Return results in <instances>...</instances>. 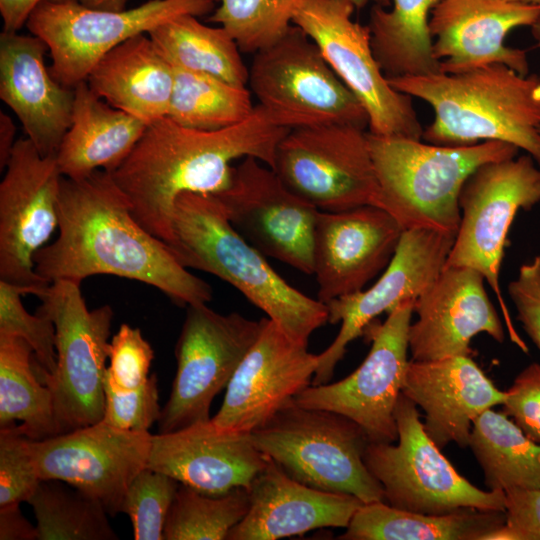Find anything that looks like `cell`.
<instances>
[{
	"label": "cell",
	"mask_w": 540,
	"mask_h": 540,
	"mask_svg": "<svg viewBox=\"0 0 540 540\" xmlns=\"http://www.w3.org/2000/svg\"><path fill=\"white\" fill-rule=\"evenodd\" d=\"M379 187L378 207L404 230L431 229L455 234L459 196L467 178L481 165L516 157L519 149L502 141L441 146L368 131Z\"/></svg>",
	"instance_id": "5"
},
{
	"label": "cell",
	"mask_w": 540,
	"mask_h": 540,
	"mask_svg": "<svg viewBox=\"0 0 540 540\" xmlns=\"http://www.w3.org/2000/svg\"><path fill=\"white\" fill-rule=\"evenodd\" d=\"M148 35L174 67L247 86L249 69L236 41L223 27H210L194 15H181L152 29Z\"/></svg>",
	"instance_id": "34"
},
{
	"label": "cell",
	"mask_w": 540,
	"mask_h": 540,
	"mask_svg": "<svg viewBox=\"0 0 540 540\" xmlns=\"http://www.w3.org/2000/svg\"><path fill=\"white\" fill-rule=\"evenodd\" d=\"M505 392V414L540 444V364L534 362L525 367Z\"/></svg>",
	"instance_id": "44"
},
{
	"label": "cell",
	"mask_w": 540,
	"mask_h": 540,
	"mask_svg": "<svg viewBox=\"0 0 540 540\" xmlns=\"http://www.w3.org/2000/svg\"><path fill=\"white\" fill-rule=\"evenodd\" d=\"M249 506L247 487L208 494L180 483L167 515L163 540H226Z\"/></svg>",
	"instance_id": "37"
},
{
	"label": "cell",
	"mask_w": 540,
	"mask_h": 540,
	"mask_svg": "<svg viewBox=\"0 0 540 540\" xmlns=\"http://www.w3.org/2000/svg\"><path fill=\"white\" fill-rule=\"evenodd\" d=\"M250 434L259 451L294 480L363 503L385 502L382 485L364 462L371 441L350 418L302 407L293 399Z\"/></svg>",
	"instance_id": "6"
},
{
	"label": "cell",
	"mask_w": 540,
	"mask_h": 540,
	"mask_svg": "<svg viewBox=\"0 0 540 540\" xmlns=\"http://www.w3.org/2000/svg\"><path fill=\"white\" fill-rule=\"evenodd\" d=\"M388 82L432 107L434 119L423 130V141L441 146L502 141L540 163V75H521L495 63Z\"/></svg>",
	"instance_id": "3"
},
{
	"label": "cell",
	"mask_w": 540,
	"mask_h": 540,
	"mask_svg": "<svg viewBox=\"0 0 540 540\" xmlns=\"http://www.w3.org/2000/svg\"><path fill=\"white\" fill-rule=\"evenodd\" d=\"M495 1L505 2V3H532V0H495Z\"/></svg>",
	"instance_id": "53"
},
{
	"label": "cell",
	"mask_w": 540,
	"mask_h": 540,
	"mask_svg": "<svg viewBox=\"0 0 540 540\" xmlns=\"http://www.w3.org/2000/svg\"><path fill=\"white\" fill-rule=\"evenodd\" d=\"M354 9L343 0H297L292 24L316 43L330 67L362 103L370 133L422 140L424 129L412 97L389 84L374 57L368 26L352 19Z\"/></svg>",
	"instance_id": "12"
},
{
	"label": "cell",
	"mask_w": 540,
	"mask_h": 540,
	"mask_svg": "<svg viewBox=\"0 0 540 540\" xmlns=\"http://www.w3.org/2000/svg\"><path fill=\"white\" fill-rule=\"evenodd\" d=\"M455 234L431 229L404 230L395 254L381 277L366 290L338 297L329 303L328 322H341L333 342L319 355L311 385L327 384L347 346L383 312L403 302L416 301L445 266Z\"/></svg>",
	"instance_id": "19"
},
{
	"label": "cell",
	"mask_w": 540,
	"mask_h": 540,
	"mask_svg": "<svg viewBox=\"0 0 540 540\" xmlns=\"http://www.w3.org/2000/svg\"><path fill=\"white\" fill-rule=\"evenodd\" d=\"M404 229L384 209L363 205L317 212L313 230V274L324 304L355 293L390 263Z\"/></svg>",
	"instance_id": "21"
},
{
	"label": "cell",
	"mask_w": 540,
	"mask_h": 540,
	"mask_svg": "<svg viewBox=\"0 0 540 540\" xmlns=\"http://www.w3.org/2000/svg\"><path fill=\"white\" fill-rule=\"evenodd\" d=\"M62 177L56 156L21 138L0 183V280L33 288L38 298L51 283L36 273L34 256L58 227Z\"/></svg>",
	"instance_id": "16"
},
{
	"label": "cell",
	"mask_w": 540,
	"mask_h": 540,
	"mask_svg": "<svg viewBox=\"0 0 540 540\" xmlns=\"http://www.w3.org/2000/svg\"><path fill=\"white\" fill-rule=\"evenodd\" d=\"M16 127L10 116L0 112V169L6 168L15 141Z\"/></svg>",
	"instance_id": "49"
},
{
	"label": "cell",
	"mask_w": 540,
	"mask_h": 540,
	"mask_svg": "<svg viewBox=\"0 0 540 540\" xmlns=\"http://www.w3.org/2000/svg\"><path fill=\"white\" fill-rule=\"evenodd\" d=\"M267 460L250 433L220 429L210 419L152 435L147 467L200 492L222 494L248 488Z\"/></svg>",
	"instance_id": "24"
},
{
	"label": "cell",
	"mask_w": 540,
	"mask_h": 540,
	"mask_svg": "<svg viewBox=\"0 0 540 540\" xmlns=\"http://www.w3.org/2000/svg\"><path fill=\"white\" fill-rule=\"evenodd\" d=\"M40 482L29 438L16 424L0 428V507L28 502Z\"/></svg>",
	"instance_id": "41"
},
{
	"label": "cell",
	"mask_w": 540,
	"mask_h": 540,
	"mask_svg": "<svg viewBox=\"0 0 540 540\" xmlns=\"http://www.w3.org/2000/svg\"><path fill=\"white\" fill-rule=\"evenodd\" d=\"M105 409L101 421L115 428L149 432L158 421L159 405L158 380L151 374L141 386L131 390H120L104 382Z\"/></svg>",
	"instance_id": "43"
},
{
	"label": "cell",
	"mask_w": 540,
	"mask_h": 540,
	"mask_svg": "<svg viewBox=\"0 0 540 540\" xmlns=\"http://www.w3.org/2000/svg\"><path fill=\"white\" fill-rule=\"evenodd\" d=\"M234 229L264 256L313 274V230L318 210L290 191L254 157L233 167L229 186L213 195Z\"/></svg>",
	"instance_id": "17"
},
{
	"label": "cell",
	"mask_w": 540,
	"mask_h": 540,
	"mask_svg": "<svg viewBox=\"0 0 540 540\" xmlns=\"http://www.w3.org/2000/svg\"><path fill=\"white\" fill-rule=\"evenodd\" d=\"M517 319L540 351V254L520 266L508 285Z\"/></svg>",
	"instance_id": "45"
},
{
	"label": "cell",
	"mask_w": 540,
	"mask_h": 540,
	"mask_svg": "<svg viewBox=\"0 0 540 540\" xmlns=\"http://www.w3.org/2000/svg\"><path fill=\"white\" fill-rule=\"evenodd\" d=\"M174 255L186 268L217 276L264 311L295 341L308 345L328 322L327 305L288 284L228 220L213 195L182 193L176 200Z\"/></svg>",
	"instance_id": "4"
},
{
	"label": "cell",
	"mask_w": 540,
	"mask_h": 540,
	"mask_svg": "<svg viewBox=\"0 0 540 540\" xmlns=\"http://www.w3.org/2000/svg\"><path fill=\"white\" fill-rule=\"evenodd\" d=\"M533 4H540V0H532Z\"/></svg>",
	"instance_id": "54"
},
{
	"label": "cell",
	"mask_w": 540,
	"mask_h": 540,
	"mask_svg": "<svg viewBox=\"0 0 540 540\" xmlns=\"http://www.w3.org/2000/svg\"><path fill=\"white\" fill-rule=\"evenodd\" d=\"M0 540H38V531L22 514L20 504L0 507Z\"/></svg>",
	"instance_id": "47"
},
{
	"label": "cell",
	"mask_w": 540,
	"mask_h": 540,
	"mask_svg": "<svg viewBox=\"0 0 540 540\" xmlns=\"http://www.w3.org/2000/svg\"><path fill=\"white\" fill-rule=\"evenodd\" d=\"M43 0H0L3 32L16 33L26 25L34 9Z\"/></svg>",
	"instance_id": "48"
},
{
	"label": "cell",
	"mask_w": 540,
	"mask_h": 540,
	"mask_svg": "<svg viewBox=\"0 0 540 540\" xmlns=\"http://www.w3.org/2000/svg\"><path fill=\"white\" fill-rule=\"evenodd\" d=\"M440 0H392L373 5L369 24L374 57L387 79L440 73L429 21Z\"/></svg>",
	"instance_id": "31"
},
{
	"label": "cell",
	"mask_w": 540,
	"mask_h": 540,
	"mask_svg": "<svg viewBox=\"0 0 540 540\" xmlns=\"http://www.w3.org/2000/svg\"><path fill=\"white\" fill-rule=\"evenodd\" d=\"M33 508L38 540H116L103 504L57 479L41 480L27 502Z\"/></svg>",
	"instance_id": "36"
},
{
	"label": "cell",
	"mask_w": 540,
	"mask_h": 540,
	"mask_svg": "<svg viewBox=\"0 0 540 540\" xmlns=\"http://www.w3.org/2000/svg\"><path fill=\"white\" fill-rule=\"evenodd\" d=\"M214 0H150L123 11L89 9L74 0H43L26 26L43 39L52 59L49 71L61 85L74 88L86 81L94 65L124 41L149 33L181 15L214 11Z\"/></svg>",
	"instance_id": "11"
},
{
	"label": "cell",
	"mask_w": 540,
	"mask_h": 540,
	"mask_svg": "<svg viewBox=\"0 0 540 540\" xmlns=\"http://www.w3.org/2000/svg\"><path fill=\"white\" fill-rule=\"evenodd\" d=\"M319 355L266 318L265 325L226 387L211 422L218 428L251 433L309 387Z\"/></svg>",
	"instance_id": "20"
},
{
	"label": "cell",
	"mask_w": 540,
	"mask_h": 540,
	"mask_svg": "<svg viewBox=\"0 0 540 540\" xmlns=\"http://www.w3.org/2000/svg\"><path fill=\"white\" fill-rule=\"evenodd\" d=\"M47 51L36 35L0 34V98L44 157L56 156L74 106V89L58 83L45 65Z\"/></svg>",
	"instance_id": "26"
},
{
	"label": "cell",
	"mask_w": 540,
	"mask_h": 540,
	"mask_svg": "<svg viewBox=\"0 0 540 540\" xmlns=\"http://www.w3.org/2000/svg\"><path fill=\"white\" fill-rule=\"evenodd\" d=\"M402 393L424 411V429L440 449L452 442L468 447L474 420L506 398L471 355L410 359Z\"/></svg>",
	"instance_id": "25"
},
{
	"label": "cell",
	"mask_w": 540,
	"mask_h": 540,
	"mask_svg": "<svg viewBox=\"0 0 540 540\" xmlns=\"http://www.w3.org/2000/svg\"><path fill=\"white\" fill-rule=\"evenodd\" d=\"M297 0H220L210 20L223 27L239 49L253 53L281 39L292 26Z\"/></svg>",
	"instance_id": "38"
},
{
	"label": "cell",
	"mask_w": 540,
	"mask_h": 540,
	"mask_svg": "<svg viewBox=\"0 0 540 540\" xmlns=\"http://www.w3.org/2000/svg\"><path fill=\"white\" fill-rule=\"evenodd\" d=\"M37 312L55 325L56 368H35L52 394L57 435L93 425L105 409L104 381L113 319L110 305L89 310L80 283L52 282L39 297Z\"/></svg>",
	"instance_id": "7"
},
{
	"label": "cell",
	"mask_w": 540,
	"mask_h": 540,
	"mask_svg": "<svg viewBox=\"0 0 540 540\" xmlns=\"http://www.w3.org/2000/svg\"><path fill=\"white\" fill-rule=\"evenodd\" d=\"M86 82L110 106L150 124L168 115L174 73L145 33L107 52L91 69Z\"/></svg>",
	"instance_id": "28"
},
{
	"label": "cell",
	"mask_w": 540,
	"mask_h": 540,
	"mask_svg": "<svg viewBox=\"0 0 540 540\" xmlns=\"http://www.w3.org/2000/svg\"><path fill=\"white\" fill-rule=\"evenodd\" d=\"M153 358L154 351L141 330L121 324L109 343L104 382L120 390L135 389L148 380Z\"/></svg>",
	"instance_id": "42"
},
{
	"label": "cell",
	"mask_w": 540,
	"mask_h": 540,
	"mask_svg": "<svg viewBox=\"0 0 540 540\" xmlns=\"http://www.w3.org/2000/svg\"><path fill=\"white\" fill-rule=\"evenodd\" d=\"M506 523L505 511L464 508L443 514L411 512L386 502L363 503L342 540H484Z\"/></svg>",
	"instance_id": "30"
},
{
	"label": "cell",
	"mask_w": 540,
	"mask_h": 540,
	"mask_svg": "<svg viewBox=\"0 0 540 540\" xmlns=\"http://www.w3.org/2000/svg\"><path fill=\"white\" fill-rule=\"evenodd\" d=\"M539 14L540 4L440 0L429 27L441 72L455 74L500 63L528 75L527 51L509 47L506 37L518 27H530Z\"/></svg>",
	"instance_id": "22"
},
{
	"label": "cell",
	"mask_w": 540,
	"mask_h": 540,
	"mask_svg": "<svg viewBox=\"0 0 540 540\" xmlns=\"http://www.w3.org/2000/svg\"><path fill=\"white\" fill-rule=\"evenodd\" d=\"M248 69L249 90L278 126L289 130L329 124L368 128L362 103L316 43L293 24L281 39L256 52Z\"/></svg>",
	"instance_id": "8"
},
{
	"label": "cell",
	"mask_w": 540,
	"mask_h": 540,
	"mask_svg": "<svg viewBox=\"0 0 540 540\" xmlns=\"http://www.w3.org/2000/svg\"><path fill=\"white\" fill-rule=\"evenodd\" d=\"M72 123L56 154L61 174L84 178L96 170L114 172L143 135L141 119L110 106L86 81L74 88Z\"/></svg>",
	"instance_id": "29"
},
{
	"label": "cell",
	"mask_w": 540,
	"mask_h": 540,
	"mask_svg": "<svg viewBox=\"0 0 540 540\" xmlns=\"http://www.w3.org/2000/svg\"><path fill=\"white\" fill-rule=\"evenodd\" d=\"M540 203V167L529 154L491 161L465 181L460 196L461 220L444 267L479 272L494 292L511 338L517 336L500 289L499 277L508 232L520 210Z\"/></svg>",
	"instance_id": "10"
},
{
	"label": "cell",
	"mask_w": 540,
	"mask_h": 540,
	"mask_svg": "<svg viewBox=\"0 0 540 540\" xmlns=\"http://www.w3.org/2000/svg\"><path fill=\"white\" fill-rule=\"evenodd\" d=\"M484 282L479 272L468 267L442 269L414 302L417 320L411 323L408 333L411 360L471 355L470 343L480 333L499 343L504 341V326Z\"/></svg>",
	"instance_id": "23"
},
{
	"label": "cell",
	"mask_w": 540,
	"mask_h": 540,
	"mask_svg": "<svg viewBox=\"0 0 540 540\" xmlns=\"http://www.w3.org/2000/svg\"><path fill=\"white\" fill-rule=\"evenodd\" d=\"M151 442L149 432L99 421L49 438L29 439V451L41 480L64 481L99 500L115 516L129 485L147 467Z\"/></svg>",
	"instance_id": "18"
},
{
	"label": "cell",
	"mask_w": 540,
	"mask_h": 540,
	"mask_svg": "<svg viewBox=\"0 0 540 540\" xmlns=\"http://www.w3.org/2000/svg\"><path fill=\"white\" fill-rule=\"evenodd\" d=\"M180 483L160 471L145 467L125 494L121 512L128 515L135 540H163V530Z\"/></svg>",
	"instance_id": "39"
},
{
	"label": "cell",
	"mask_w": 540,
	"mask_h": 540,
	"mask_svg": "<svg viewBox=\"0 0 540 540\" xmlns=\"http://www.w3.org/2000/svg\"><path fill=\"white\" fill-rule=\"evenodd\" d=\"M41 382L30 345L0 334V428L21 421L17 428L29 439L57 435L52 394Z\"/></svg>",
	"instance_id": "33"
},
{
	"label": "cell",
	"mask_w": 540,
	"mask_h": 540,
	"mask_svg": "<svg viewBox=\"0 0 540 540\" xmlns=\"http://www.w3.org/2000/svg\"><path fill=\"white\" fill-rule=\"evenodd\" d=\"M507 540H540V488L505 491Z\"/></svg>",
	"instance_id": "46"
},
{
	"label": "cell",
	"mask_w": 540,
	"mask_h": 540,
	"mask_svg": "<svg viewBox=\"0 0 540 540\" xmlns=\"http://www.w3.org/2000/svg\"><path fill=\"white\" fill-rule=\"evenodd\" d=\"M35 295L33 288L0 280V334L17 336L33 350L39 368L52 374L56 368L55 325L45 314H30L22 296Z\"/></svg>",
	"instance_id": "40"
},
{
	"label": "cell",
	"mask_w": 540,
	"mask_h": 540,
	"mask_svg": "<svg viewBox=\"0 0 540 540\" xmlns=\"http://www.w3.org/2000/svg\"><path fill=\"white\" fill-rule=\"evenodd\" d=\"M272 169L290 191L319 211L378 207L366 128L329 124L291 129L277 146Z\"/></svg>",
	"instance_id": "13"
},
{
	"label": "cell",
	"mask_w": 540,
	"mask_h": 540,
	"mask_svg": "<svg viewBox=\"0 0 540 540\" xmlns=\"http://www.w3.org/2000/svg\"><path fill=\"white\" fill-rule=\"evenodd\" d=\"M172 68L174 85L167 116L176 123L214 131L241 123L254 111L252 93L246 86L204 73Z\"/></svg>",
	"instance_id": "35"
},
{
	"label": "cell",
	"mask_w": 540,
	"mask_h": 540,
	"mask_svg": "<svg viewBox=\"0 0 540 540\" xmlns=\"http://www.w3.org/2000/svg\"><path fill=\"white\" fill-rule=\"evenodd\" d=\"M352 4L355 8L361 9L368 4L372 3L373 5H379L382 7H387L390 4V0H343Z\"/></svg>",
	"instance_id": "51"
},
{
	"label": "cell",
	"mask_w": 540,
	"mask_h": 540,
	"mask_svg": "<svg viewBox=\"0 0 540 540\" xmlns=\"http://www.w3.org/2000/svg\"><path fill=\"white\" fill-rule=\"evenodd\" d=\"M531 34L536 41L537 46L540 47V14L535 20V22L530 26Z\"/></svg>",
	"instance_id": "52"
},
{
	"label": "cell",
	"mask_w": 540,
	"mask_h": 540,
	"mask_svg": "<svg viewBox=\"0 0 540 540\" xmlns=\"http://www.w3.org/2000/svg\"><path fill=\"white\" fill-rule=\"evenodd\" d=\"M540 130V129H539ZM538 166L540 167V163L538 164Z\"/></svg>",
	"instance_id": "55"
},
{
	"label": "cell",
	"mask_w": 540,
	"mask_h": 540,
	"mask_svg": "<svg viewBox=\"0 0 540 540\" xmlns=\"http://www.w3.org/2000/svg\"><path fill=\"white\" fill-rule=\"evenodd\" d=\"M250 506L226 540H276L319 528H346L363 502L306 486L271 458L247 488Z\"/></svg>",
	"instance_id": "27"
},
{
	"label": "cell",
	"mask_w": 540,
	"mask_h": 540,
	"mask_svg": "<svg viewBox=\"0 0 540 540\" xmlns=\"http://www.w3.org/2000/svg\"><path fill=\"white\" fill-rule=\"evenodd\" d=\"M266 318L220 314L207 303L187 306L175 347L177 370L158 419L159 433H171L211 419L213 399L226 388L258 339Z\"/></svg>",
	"instance_id": "14"
},
{
	"label": "cell",
	"mask_w": 540,
	"mask_h": 540,
	"mask_svg": "<svg viewBox=\"0 0 540 540\" xmlns=\"http://www.w3.org/2000/svg\"><path fill=\"white\" fill-rule=\"evenodd\" d=\"M398 443L370 442L364 462L395 508L443 514L464 508L505 511V492L471 484L426 433L417 406L402 392L394 410Z\"/></svg>",
	"instance_id": "9"
},
{
	"label": "cell",
	"mask_w": 540,
	"mask_h": 540,
	"mask_svg": "<svg viewBox=\"0 0 540 540\" xmlns=\"http://www.w3.org/2000/svg\"><path fill=\"white\" fill-rule=\"evenodd\" d=\"M48 1H66V0H48ZM86 8L102 11H123L125 10L127 0H74Z\"/></svg>",
	"instance_id": "50"
},
{
	"label": "cell",
	"mask_w": 540,
	"mask_h": 540,
	"mask_svg": "<svg viewBox=\"0 0 540 540\" xmlns=\"http://www.w3.org/2000/svg\"><path fill=\"white\" fill-rule=\"evenodd\" d=\"M414 302H403L388 313L383 323L367 326L371 348L353 373L331 384L310 385L295 396L294 402L350 418L364 429L371 442L397 440L394 410L410 361L408 333Z\"/></svg>",
	"instance_id": "15"
},
{
	"label": "cell",
	"mask_w": 540,
	"mask_h": 540,
	"mask_svg": "<svg viewBox=\"0 0 540 540\" xmlns=\"http://www.w3.org/2000/svg\"><path fill=\"white\" fill-rule=\"evenodd\" d=\"M289 131L255 105L241 123L205 131L184 127L168 116L147 125L124 162L112 172L134 218L174 250L173 216L186 192L216 195L230 184L232 162L254 157L270 168Z\"/></svg>",
	"instance_id": "2"
},
{
	"label": "cell",
	"mask_w": 540,
	"mask_h": 540,
	"mask_svg": "<svg viewBox=\"0 0 540 540\" xmlns=\"http://www.w3.org/2000/svg\"><path fill=\"white\" fill-rule=\"evenodd\" d=\"M58 228V237L34 256L36 273L49 283L81 284L89 276L108 274L153 286L180 306L212 299L211 286L134 218L108 171L62 177Z\"/></svg>",
	"instance_id": "1"
},
{
	"label": "cell",
	"mask_w": 540,
	"mask_h": 540,
	"mask_svg": "<svg viewBox=\"0 0 540 540\" xmlns=\"http://www.w3.org/2000/svg\"><path fill=\"white\" fill-rule=\"evenodd\" d=\"M488 490L540 488V444L492 408L473 422L469 444Z\"/></svg>",
	"instance_id": "32"
}]
</instances>
